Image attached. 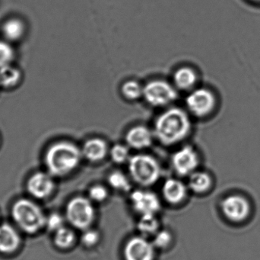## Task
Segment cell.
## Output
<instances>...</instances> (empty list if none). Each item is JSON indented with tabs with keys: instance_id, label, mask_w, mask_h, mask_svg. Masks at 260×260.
Returning <instances> with one entry per match:
<instances>
[{
	"instance_id": "6da1fadb",
	"label": "cell",
	"mask_w": 260,
	"mask_h": 260,
	"mask_svg": "<svg viewBox=\"0 0 260 260\" xmlns=\"http://www.w3.org/2000/svg\"><path fill=\"white\" fill-rule=\"evenodd\" d=\"M192 123L184 110L171 108L164 111L154 122V135L167 146L183 141L190 134Z\"/></svg>"
},
{
	"instance_id": "7a4b0ae2",
	"label": "cell",
	"mask_w": 260,
	"mask_h": 260,
	"mask_svg": "<svg viewBox=\"0 0 260 260\" xmlns=\"http://www.w3.org/2000/svg\"><path fill=\"white\" fill-rule=\"evenodd\" d=\"M82 157V151L72 142H56L44 154L46 171L53 177H66L79 166Z\"/></svg>"
},
{
	"instance_id": "3957f363",
	"label": "cell",
	"mask_w": 260,
	"mask_h": 260,
	"mask_svg": "<svg viewBox=\"0 0 260 260\" xmlns=\"http://www.w3.org/2000/svg\"><path fill=\"white\" fill-rule=\"evenodd\" d=\"M11 215L15 227L26 235H36L45 228L47 215L33 198H18L11 208Z\"/></svg>"
},
{
	"instance_id": "277c9868",
	"label": "cell",
	"mask_w": 260,
	"mask_h": 260,
	"mask_svg": "<svg viewBox=\"0 0 260 260\" xmlns=\"http://www.w3.org/2000/svg\"><path fill=\"white\" fill-rule=\"evenodd\" d=\"M129 171L133 180L144 186L154 184L160 176L158 162L145 154H138L129 159Z\"/></svg>"
},
{
	"instance_id": "5b68a950",
	"label": "cell",
	"mask_w": 260,
	"mask_h": 260,
	"mask_svg": "<svg viewBox=\"0 0 260 260\" xmlns=\"http://www.w3.org/2000/svg\"><path fill=\"white\" fill-rule=\"evenodd\" d=\"M95 212L92 203L84 197H76L69 201L66 218L75 228L87 230L94 222Z\"/></svg>"
},
{
	"instance_id": "8992f818",
	"label": "cell",
	"mask_w": 260,
	"mask_h": 260,
	"mask_svg": "<svg viewBox=\"0 0 260 260\" xmlns=\"http://www.w3.org/2000/svg\"><path fill=\"white\" fill-rule=\"evenodd\" d=\"M175 87L165 80H152L143 86V96L151 106L159 108L171 105L177 99Z\"/></svg>"
},
{
	"instance_id": "52a82bcc",
	"label": "cell",
	"mask_w": 260,
	"mask_h": 260,
	"mask_svg": "<svg viewBox=\"0 0 260 260\" xmlns=\"http://www.w3.org/2000/svg\"><path fill=\"white\" fill-rule=\"evenodd\" d=\"M216 103L215 94L206 88L194 90L189 93L186 99L188 110L197 118L209 115L215 110Z\"/></svg>"
},
{
	"instance_id": "ba28073f",
	"label": "cell",
	"mask_w": 260,
	"mask_h": 260,
	"mask_svg": "<svg viewBox=\"0 0 260 260\" xmlns=\"http://www.w3.org/2000/svg\"><path fill=\"white\" fill-rule=\"evenodd\" d=\"M54 177L47 171L34 172L27 179L26 189L27 193L35 200H45L50 198L54 192Z\"/></svg>"
},
{
	"instance_id": "9c48e42d",
	"label": "cell",
	"mask_w": 260,
	"mask_h": 260,
	"mask_svg": "<svg viewBox=\"0 0 260 260\" xmlns=\"http://www.w3.org/2000/svg\"><path fill=\"white\" fill-rule=\"evenodd\" d=\"M221 210L228 219L233 222H241L248 218L250 205L244 197L232 195L223 200Z\"/></svg>"
},
{
	"instance_id": "30bf717a",
	"label": "cell",
	"mask_w": 260,
	"mask_h": 260,
	"mask_svg": "<svg viewBox=\"0 0 260 260\" xmlns=\"http://www.w3.org/2000/svg\"><path fill=\"white\" fill-rule=\"evenodd\" d=\"M199 163L198 154L190 146L180 148L172 157L173 166L179 175H190L197 169Z\"/></svg>"
},
{
	"instance_id": "8fae6325",
	"label": "cell",
	"mask_w": 260,
	"mask_h": 260,
	"mask_svg": "<svg viewBox=\"0 0 260 260\" xmlns=\"http://www.w3.org/2000/svg\"><path fill=\"white\" fill-rule=\"evenodd\" d=\"M20 230L9 223L0 224V254L12 255L16 253L22 243Z\"/></svg>"
},
{
	"instance_id": "7c38bea8",
	"label": "cell",
	"mask_w": 260,
	"mask_h": 260,
	"mask_svg": "<svg viewBox=\"0 0 260 260\" xmlns=\"http://www.w3.org/2000/svg\"><path fill=\"white\" fill-rule=\"evenodd\" d=\"M126 260H153L154 258V246L142 237L132 238L124 249Z\"/></svg>"
},
{
	"instance_id": "4fadbf2b",
	"label": "cell",
	"mask_w": 260,
	"mask_h": 260,
	"mask_svg": "<svg viewBox=\"0 0 260 260\" xmlns=\"http://www.w3.org/2000/svg\"><path fill=\"white\" fill-rule=\"evenodd\" d=\"M133 209L142 215H155L160 209V203L155 194L148 191L137 190L131 195Z\"/></svg>"
},
{
	"instance_id": "5bb4252c",
	"label": "cell",
	"mask_w": 260,
	"mask_h": 260,
	"mask_svg": "<svg viewBox=\"0 0 260 260\" xmlns=\"http://www.w3.org/2000/svg\"><path fill=\"white\" fill-rule=\"evenodd\" d=\"M154 133L146 127L137 125L130 128L126 134L128 146L136 150L149 148L154 139Z\"/></svg>"
},
{
	"instance_id": "9a60e30c",
	"label": "cell",
	"mask_w": 260,
	"mask_h": 260,
	"mask_svg": "<svg viewBox=\"0 0 260 260\" xmlns=\"http://www.w3.org/2000/svg\"><path fill=\"white\" fill-rule=\"evenodd\" d=\"M81 151L84 158L92 163H97L105 158L108 148L105 140L95 137L87 140Z\"/></svg>"
},
{
	"instance_id": "2e32d148",
	"label": "cell",
	"mask_w": 260,
	"mask_h": 260,
	"mask_svg": "<svg viewBox=\"0 0 260 260\" xmlns=\"http://www.w3.org/2000/svg\"><path fill=\"white\" fill-rule=\"evenodd\" d=\"M163 195L167 201L173 205L179 204L186 196V187L180 180L170 179L166 180L162 189Z\"/></svg>"
},
{
	"instance_id": "e0dca14e",
	"label": "cell",
	"mask_w": 260,
	"mask_h": 260,
	"mask_svg": "<svg viewBox=\"0 0 260 260\" xmlns=\"http://www.w3.org/2000/svg\"><path fill=\"white\" fill-rule=\"evenodd\" d=\"M1 30L6 41L16 42L22 39L25 35V23L18 18H9L3 22Z\"/></svg>"
},
{
	"instance_id": "ac0fdd59",
	"label": "cell",
	"mask_w": 260,
	"mask_h": 260,
	"mask_svg": "<svg viewBox=\"0 0 260 260\" xmlns=\"http://www.w3.org/2000/svg\"><path fill=\"white\" fill-rule=\"evenodd\" d=\"M197 73L189 67H181L174 74V85L180 90H189L193 88L197 84Z\"/></svg>"
},
{
	"instance_id": "d6986e66",
	"label": "cell",
	"mask_w": 260,
	"mask_h": 260,
	"mask_svg": "<svg viewBox=\"0 0 260 260\" xmlns=\"http://www.w3.org/2000/svg\"><path fill=\"white\" fill-rule=\"evenodd\" d=\"M22 79V73L12 64L0 68V86L7 90L17 86Z\"/></svg>"
},
{
	"instance_id": "ffe728a7",
	"label": "cell",
	"mask_w": 260,
	"mask_h": 260,
	"mask_svg": "<svg viewBox=\"0 0 260 260\" xmlns=\"http://www.w3.org/2000/svg\"><path fill=\"white\" fill-rule=\"evenodd\" d=\"M212 179L206 172H192L189 177V187L196 193L202 194L207 192L212 186Z\"/></svg>"
},
{
	"instance_id": "44dd1931",
	"label": "cell",
	"mask_w": 260,
	"mask_h": 260,
	"mask_svg": "<svg viewBox=\"0 0 260 260\" xmlns=\"http://www.w3.org/2000/svg\"><path fill=\"white\" fill-rule=\"evenodd\" d=\"M76 236L74 232L68 227H63L55 232L53 243L57 248L60 250H67L70 248L75 243Z\"/></svg>"
},
{
	"instance_id": "7402d4cb",
	"label": "cell",
	"mask_w": 260,
	"mask_h": 260,
	"mask_svg": "<svg viewBox=\"0 0 260 260\" xmlns=\"http://www.w3.org/2000/svg\"><path fill=\"white\" fill-rule=\"evenodd\" d=\"M158 221L154 215H142L138 223V229L144 236L155 235L158 230Z\"/></svg>"
},
{
	"instance_id": "603a6c76",
	"label": "cell",
	"mask_w": 260,
	"mask_h": 260,
	"mask_svg": "<svg viewBox=\"0 0 260 260\" xmlns=\"http://www.w3.org/2000/svg\"><path fill=\"white\" fill-rule=\"evenodd\" d=\"M121 92L128 100H137L143 96V86L137 81H126L122 85Z\"/></svg>"
},
{
	"instance_id": "cb8c5ba5",
	"label": "cell",
	"mask_w": 260,
	"mask_h": 260,
	"mask_svg": "<svg viewBox=\"0 0 260 260\" xmlns=\"http://www.w3.org/2000/svg\"><path fill=\"white\" fill-rule=\"evenodd\" d=\"M15 59V50L12 44L6 40H0V68L12 64Z\"/></svg>"
},
{
	"instance_id": "d4e9b609",
	"label": "cell",
	"mask_w": 260,
	"mask_h": 260,
	"mask_svg": "<svg viewBox=\"0 0 260 260\" xmlns=\"http://www.w3.org/2000/svg\"><path fill=\"white\" fill-rule=\"evenodd\" d=\"M108 183L111 187L120 191L129 190L130 183L127 177L123 172L116 171L112 172L108 177Z\"/></svg>"
},
{
	"instance_id": "484cf974",
	"label": "cell",
	"mask_w": 260,
	"mask_h": 260,
	"mask_svg": "<svg viewBox=\"0 0 260 260\" xmlns=\"http://www.w3.org/2000/svg\"><path fill=\"white\" fill-rule=\"evenodd\" d=\"M111 159L116 163H123L129 160V151L127 147L123 145H116L110 151Z\"/></svg>"
},
{
	"instance_id": "4316f807",
	"label": "cell",
	"mask_w": 260,
	"mask_h": 260,
	"mask_svg": "<svg viewBox=\"0 0 260 260\" xmlns=\"http://www.w3.org/2000/svg\"><path fill=\"white\" fill-rule=\"evenodd\" d=\"M65 227V219L58 213H52L47 215L46 218L45 228L54 234L59 229Z\"/></svg>"
},
{
	"instance_id": "83f0119b",
	"label": "cell",
	"mask_w": 260,
	"mask_h": 260,
	"mask_svg": "<svg viewBox=\"0 0 260 260\" xmlns=\"http://www.w3.org/2000/svg\"><path fill=\"white\" fill-rule=\"evenodd\" d=\"M172 241L171 234L167 230L157 232L154 235L153 245L157 248L164 249L168 247Z\"/></svg>"
},
{
	"instance_id": "f1b7e54d",
	"label": "cell",
	"mask_w": 260,
	"mask_h": 260,
	"mask_svg": "<svg viewBox=\"0 0 260 260\" xmlns=\"http://www.w3.org/2000/svg\"><path fill=\"white\" fill-rule=\"evenodd\" d=\"M89 197L92 201L102 203L108 198V192L106 188L101 185L92 186L89 190Z\"/></svg>"
},
{
	"instance_id": "f546056e",
	"label": "cell",
	"mask_w": 260,
	"mask_h": 260,
	"mask_svg": "<svg viewBox=\"0 0 260 260\" xmlns=\"http://www.w3.org/2000/svg\"><path fill=\"white\" fill-rule=\"evenodd\" d=\"M99 241V235L95 230L87 229L82 237V241L87 247L95 245Z\"/></svg>"
},
{
	"instance_id": "4dcf8cb0",
	"label": "cell",
	"mask_w": 260,
	"mask_h": 260,
	"mask_svg": "<svg viewBox=\"0 0 260 260\" xmlns=\"http://www.w3.org/2000/svg\"><path fill=\"white\" fill-rule=\"evenodd\" d=\"M252 1L255 2V3H260V0H252Z\"/></svg>"
}]
</instances>
